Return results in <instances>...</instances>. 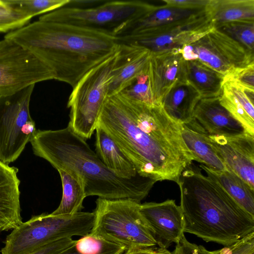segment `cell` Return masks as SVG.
<instances>
[{
  "label": "cell",
  "instance_id": "17",
  "mask_svg": "<svg viewBox=\"0 0 254 254\" xmlns=\"http://www.w3.org/2000/svg\"><path fill=\"white\" fill-rule=\"evenodd\" d=\"M119 44L118 55L107 97L120 93L148 65L150 52L142 47Z\"/></svg>",
  "mask_w": 254,
  "mask_h": 254
},
{
  "label": "cell",
  "instance_id": "15",
  "mask_svg": "<svg viewBox=\"0 0 254 254\" xmlns=\"http://www.w3.org/2000/svg\"><path fill=\"white\" fill-rule=\"evenodd\" d=\"M148 75L154 104L161 106L162 100L173 87L187 81L186 61L177 50L150 52Z\"/></svg>",
  "mask_w": 254,
  "mask_h": 254
},
{
  "label": "cell",
  "instance_id": "28",
  "mask_svg": "<svg viewBox=\"0 0 254 254\" xmlns=\"http://www.w3.org/2000/svg\"><path fill=\"white\" fill-rule=\"evenodd\" d=\"M214 27L254 52V20L231 21Z\"/></svg>",
  "mask_w": 254,
  "mask_h": 254
},
{
  "label": "cell",
  "instance_id": "18",
  "mask_svg": "<svg viewBox=\"0 0 254 254\" xmlns=\"http://www.w3.org/2000/svg\"><path fill=\"white\" fill-rule=\"evenodd\" d=\"M18 169L0 160V232L13 230L22 222Z\"/></svg>",
  "mask_w": 254,
  "mask_h": 254
},
{
  "label": "cell",
  "instance_id": "31",
  "mask_svg": "<svg viewBox=\"0 0 254 254\" xmlns=\"http://www.w3.org/2000/svg\"><path fill=\"white\" fill-rule=\"evenodd\" d=\"M32 18L25 12L6 3L0 7V32L8 33L20 28L29 24Z\"/></svg>",
  "mask_w": 254,
  "mask_h": 254
},
{
  "label": "cell",
  "instance_id": "13",
  "mask_svg": "<svg viewBox=\"0 0 254 254\" xmlns=\"http://www.w3.org/2000/svg\"><path fill=\"white\" fill-rule=\"evenodd\" d=\"M208 139L226 169L254 190V136L248 133L232 136L208 134Z\"/></svg>",
  "mask_w": 254,
  "mask_h": 254
},
{
  "label": "cell",
  "instance_id": "11",
  "mask_svg": "<svg viewBox=\"0 0 254 254\" xmlns=\"http://www.w3.org/2000/svg\"><path fill=\"white\" fill-rule=\"evenodd\" d=\"M178 50L186 61H199L224 76L235 69L254 64V52L215 27Z\"/></svg>",
  "mask_w": 254,
  "mask_h": 254
},
{
  "label": "cell",
  "instance_id": "36",
  "mask_svg": "<svg viewBox=\"0 0 254 254\" xmlns=\"http://www.w3.org/2000/svg\"><path fill=\"white\" fill-rule=\"evenodd\" d=\"M210 0H163L164 5L189 10L205 9Z\"/></svg>",
  "mask_w": 254,
  "mask_h": 254
},
{
  "label": "cell",
  "instance_id": "8",
  "mask_svg": "<svg viewBox=\"0 0 254 254\" xmlns=\"http://www.w3.org/2000/svg\"><path fill=\"white\" fill-rule=\"evenodd\" d=\"M158 7L140 0H107L86 9L63 6L42 15L39 20L75 25L115 36L124 25L146 16Z\"/></svg>",
  "mask_w": 254,
  "mask_h": 254
},
{
  "label": "cell",
  "instance_id": "25",
  "mask_svg": "<svg viewBox=\"0 0 254 254\" xmlns=\"http://www.w3.org/2000/svg\"><path fill=\"white\" fill-rule=\"evenodd\" d=\"M206 12L214 26L239 20H254V0H210Z\"/></svg>",
  "mask_w": 254,
  "mask_h": 254
},
{
  "label": "cell",
  "instance_id": "16",
  "mask_svg": "<svg viewBox=\"0 0 254 254\" xmlns=\"http://www.w3.org/2000/svg\"><path fill=\"white\" fill-rule=\"evenodd\" d=\"M192 119L208 135L232 136L247 133L242 125L220 104L219 97L201 98Z\"/></svg>",
  "mask_w": 254,
  "mask_h": 254
},
{
  "label": "cell",
  "instance_id": "40",
  "mask_svg": "<svg viewBox=\"0 0 254 254\" xmlns=\"http://www.w3.org/2000/svg\"><path fill=\"white\" fill-rule=\"evenodd\" d=\"M6 5V3L4 2L3 0H0V7Z\"/></svg>",
  "mask_w": 254,
  "mask_h": 254
},
{
  "label": "cell",
  "instance_id": "38",
  "mask_svg": "<svg viewBox=\"0 0 254 254\" xmlns=\"http://www.w3.org/2000/svg\"><path fill=\"white\" fill-rule=\"evenodd\" d=\"M123 254H172L167 249L160 247H150L126 250Z\"/></svg>",
  "mask_w": 254,
  "mask_h": 254
},
{
  "label": "cell",
  "instance_id": "14",
  "mask_svg": "<svg viewBox=\"0 0 254 254\" xmlns=\"http://www.w3.org/2000/svg\"><path fill=\"white\" fill-rule=\"evenodd\" d=\"M140 212L159 247L167 249L184 234V219L174 200L140 204Z\"/></svg>",
  "mask_w": 254,
  "mask_h": 254
},
{
  "label": "cell",
  "instance_id": "32",
  "mask_svg": "<svg viewBox=\"0 0 254 254\" xmlns=\"http://www.w3.org/2000/svg\"><path fill=\"white\" fill-rule=\"evenodd\" d=\"M227 247L213 251L206 250L203 246L191 243L188 241L185 235H183L179 241L176 243L172 254H226Z\"/></svg>",
  "mask_w": 254,
  "mask_h": 254
},
{
  "label": "cell",
  "instance_id": "37",
  "mask_svg": "<svg viewBox=\"0 0 254 254\" xmlns=\"http://www.w3.org/2000/svg\"><path fill=\"white\" fill-rule=\"evenodd\" d=\"M106 1L100 0H69L68 3L64 6L86 9L98 6Z\"/></svg>",
  "mask_w": 254,
  "mask_h": 254
},
{
  "label": "cell",
  "instance_id": "7",
  "mask_svg": "<svg viewBox=\"0 0 254 254\" xmlns=\"http://www.w3.org/2000/svg\"><path fill=\"white\" fill-rule=\"evenodd\" d=\"M118 50L88 71L72 88L67 106L70 109L68 126L76 134L90 138L98 126L113 77Z\"/></svg>",
  "mask_w": 254,
  "mask_h": 254
},
{
  "label": "cell",
  "instance_id": "30",
  "mask_svg": "<svg viewBox=\"0 0 254 254\" xmlns=\"http://www.w3.org/2000/svg\"><path fill=\"white\" fill-rule=\"evenodd\" d=\"M120 93L129 99L149 105H155L150 89L148 65Z\"/></svg>",
  "mask_w": 254,
  "mask_h": 254
},
{
  "label": "cell",
  "instance_id": "42",
  "mask_svg": "<svg viewBox=\"0 0 254 254\" xmlns=\"http://www.w3.org/2000/svg\"></svg>",
  "mask_w": 254,
  "mask_h": 254
},
{
  "label": "cell",
  "instance_id": "19",
  "mask_svg": "<svg viewBox=\"0 0 254 254\" xmlns=\"http://www.w3.org/2000/svg\"><path fill=\"white\" fill-rule=\"evenodd\" d=\"M219 100L246 132L254 136V89L225 80Z\"/></svg>",
  "mask_w": 254,
  "mask_h": 254
},
{
  "label": "cell",
  "instance_id": "21",
  "mask_svg": "<svg viewBox=\"0 0 254 254\" xmlns=\"http://www.w3.org/2000/svg\"><path fill=\"white\" fill-rule=\"evenodd\" d=\"M95 132L96 154L112 172L127 179L139 175L133 163L103 128L98 126Z\"/></svg>",
  "mask_w": 254,
  "mask_h": 254
},
{
  "label": "cell",
  "instance_id": "5",
  "mask_svg": "<svg viewBox=\"0 0 254 254\" xmlns=\"http://www.w3.org/2000/svg\"><path fill=\"white\" fill-rule=\"evenodd\" d=\"M93 212L80 211L72 215L42 213L33 216L13 229L4 241L1 254H30L50 243L90 233Z\"/></svg>",
  "mask_w": 254,
  "mask_h": 254
},
{
  "label": "cell",
  "instance_id": "6",
  "mask_svg": "<svg viewBox=\"0 0 254 254\" xmlns=\"http://www.w3.org/2000/svg\"><path fill=\"white\" fill-rule=\"evenodd\" d=\"M140 204L130 198L98 197L90 233L126 250L156 247V242L140 212Z\"/></svg>",
  "mask_w": 254,
  "mask_h": 254
},
{
  "label": "cell",
  "instance_id": "34",
  "mask_svg": "<svg viewBox=\"0 0 254 254\" xmlns=\"http://www.w3.org/2000/svg\"><path fill=\"white\" fill-rule=\"evenodd\" d=\"M76 240L65 238L46 244L30 254H60L73 248Z\"/></svg>",
  "mask_w": 254,
  "mask_h": 254
},
{
  "label": "cell",
  "instance_id": "41",
  "mask_svg": "<svg viewBox=\"0 0 254 254\" xmlns=\"http://www.w3.org/2000/svg\"><path fill=\"white\" fill-rule=\"evenodd\" d=\"M254 254V253H252V254Z\"/></svg>",
  "mask_w": 254,
  "mask_h": 254
},
{
  "label": "cell",
  "instance_id": "29",
  "mask_svg": "<svg viewBox=\"0 0 254 254\" xmlns=\"http://www.w3.org/2000/svg\"><path fill=\"white\" fill-rule=\"evenodd\" d=\"M8 5L21 10L32 18L64 6L69 0H3Z\"/></svg>",
  "mask_w": 254,
  "mask_h": 254
},
{
  "label": "cell",
  "instance_id": "33",
  "mask_svg": "<svg viewBox=\"0 0 254 254\" xmlns=\"http://www.w3.org/2000/svg\"><path fill=\"white\" fill-rule=\"evenodd\" d=\"M225 80L254 89V64L233 70L224 76V81Z\"/></svg>",
  "mask_w": 254,
  "mask_h": 254
},
{
  "label": "cell",
  "instance_id": "24",
  "mask_svg": "<svg viewBox=\"0 0 254 254\" xmlns=\"http://www.w3.org/2000/svg\"><path fill=\"white\" fill-rule=\"evenodd\" d=\"M213 178L245 210L254 216V190L233 172L225 169L218 171L203 164L198 166Z\"/></svg>",
  "mask_w": 254,
  "mask_h": 254
},
{
  "label": "cell",
  "instance_id": "10",
  "mask_svg": "<svg viewBox=\"0 0 254 254\" xmlns=\"http://www.w3.org/2000/svg\"><path fill=\"white\" fill-rule=\"evenodd\" d=\"M214 27L205 10L176 22L117 37L119 43L142 47L152 53L160 52L180 50Z\"/></svg>",
  "mask_w": 254,
  "mask_h": 254
},
{
  "label": "cell",
  "instance_id": "26",
  "mask_svg": "<svg viewBox=\"0 0 254 254\" xmlns=\"http://www.w3.org/2000/svg\"><path fill=\"white\" fill-rule=\"evenodd\" d=\"M58 171L62 181L63 195L59 206L51 214L72 215L81 211L83 200L86 197L82 181L74 174L62 170Z\"/></svg>",
  "mask_w": 254,
  "mask_h": 254
},
{
  "label": "cell",
  "instance_id": "22",
  "mask_svg": "<svg viewBox=\"0 0 254 254\" xmlns=\"http://www.w3.org/2000/svg\"><path fill=\"white\" fill-rule=\"evenodd\" d=\"M201 98L188 81L182 82L166 95L161 106L172 119L181 124H186L192 120L194 109Z\"/></svg>",
  "mask_w": 254,
  "mask_h": 254
},
{
  "label": "cell",
  "instance_id": "2",
  "mask_svg": "<svg viewBox=\"0 0 254 254\" xmlns=\"http://www.w3.org/2000/svg\"><path fill=\"white\" fill-rule=\"evenodd\" d=\"M54 73V79L73 88L91 69L119 49L117 37L101 31L38 20L7 33Z\"/></svg>",
  "mask_w": 254,
  "mask_h": 254
},
{
  "label": "cell",
  "instance_id": "1",
  "mask_svg": "<svg viewBox=\"0 0 254 254\" xmlns=\"http://www.w3.org/2000/svg\"><path fill=\"white\" fill-rule=\"evenodd\" d=\"M98 126L114 140L142 176L178 184L194 161L182 136V124L161 106L149 105L120 93L107 97Z\"/></svg>",
  "mask_w": 254,
  "mask_h": 254
},
{
  "label": "cell",
  "instance_id": "23",
  "mask_svg": "<svg viewBox=\"0 0 254 254\" xmlns=\"http://www.w3.org/2000/svg\"><path fill=\"white\" fill-rule=\"evenodd\" d=\"M186 71L187 81L201 98L220 97L224 75L197 60L186 61Z\"/></svg>",
  "mask_w": 254,
  "mask_h": 254
},
{
  "label": "cell",
  "instance_id": "20",
  "mask_svg": "<svg viewBox=\"0 0 254 254\" xmlns=\"http://www.w3.org/2000/svg\"><path fill=\"white\" fill-rule=\"evenodd\" d=\"M181 133L194 161L213 170L226 169L209 142L208 134L194 120L192 119L190 122L182 124Z\"/></svg>",
  "mask_w": 254,
  "mask_h": 254
},
{
  "label": "cell",
  "instance_id": "4",
  "mask_svg": "<svg viewBox=\"0 0 254 254\" xmlns=\"http://www.w3.org/2000/svg\"><path fill=\"white\" fill-rule=\"evenodd\" d=\"M184 232L229 247L254 232V216L192 163L178 183Z\"/></svg>",
  "mask_w": 254,
  "mask_h": 254
},
{
  "label": "cell",
  "instance_id": "39",
  "mask_svg": "<svg viewBox=\"0 0 254 254\" xmlns=\"http://www.w3.org/2000/svg\"><path fill=\"white\" fill-rule=\"evenodd\" d=\"M60 254H79L76 251V250L74 248V246L73 248L69 249L68 250H67L65 252H64L63 253H62Z\"/></svg>",
  "mask_w": 254,
  "mask_h": 254
},
{
  "label": "cell",
  "instance_id": "12",
  "mask_svg": "<svg viewBox=\"0 0 254 254\" xmlns=\"http://www.w3.org/2000/svg\"><path fill=\"white\" fill-rule=\"evenodd\" d=\"M54 78L53 71L29 51L8 39L0 41V96Z\"/></svg>",
  "mask_w": 254,
  "mask_h": 254
},
{
  "label": "cell",
  "instance_id": "27",
  "mask_svg": "<svg viewBox=\"0 0 254 254\" xmlns=\"http://www.w3.org/2000/svg\"><path fill=\"white\" fill-rule=\"evenodd\" d=\"M80 254H123L126 249L90 233L76 240L74 246Z\"/></svg>",
  "mask_w": 254,
  "mask_h": 254
},
{
  "label": "cell",
  "instance_id": "3",
  "mask_svg": "<svg viewBox=\"0 0 254 254\" xmlns=\"http://www.w3.org/2000/svg\"><path fill=\"white\" fill-rule=\"evenodd\" d=\"M30 142L35 155L49 162L57 170L78 176L86 197L107 199L130 198L141 203L156 181L138 175L129 179L112 172L86 140L67 126L58 130H36Z\"/></svg>",
  "mask_w": 254,
  "mask_h": 254
},
{
  "label": "cell",
  "instance_id": "35",
  "mask_svg": "<svg viewBox=\"0 0 254 254\" xmlns=\"http://www.w3.org/2000/svg\"><path fill=\"white\" fill-rule=\"evenodd\" d=\"M254 252V232L227 247L226 254H251Z\"/></svg>",
  "mask_w": 254,
  "mask_h": 254
},
{
  "label": "cell",
  "instance_id": "9",
  "mask_svg": "<svg viewBox=\"0 0 254 254\" xmlns=\"http://www.w3.org/2000/svg\"><path fill=\"white\" fill-rule=\"evenodd\" d=\"M34 86L0 96V160L7 165L19 157L36 131L29 112Z\"/></svg>",
  "mask_w": 254,
  "mask_h": 254
}]
</instances>
